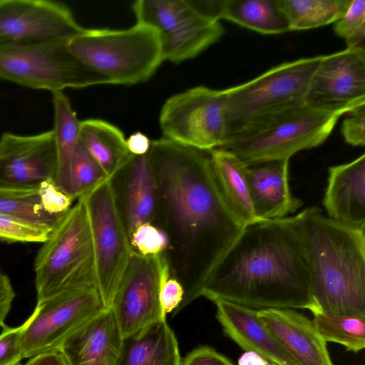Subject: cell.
<instances>
[{
	"label": "cell",
	"instance_id": "6da1fadb",
	"mask_svg": "<svg viewBox=\"0 0 365 365\" xmlns=\"http://www.w3.org/2000/svg\"><path fill=\"white\" fill-rule=\"evenodd\" d=\"M148 155L158 186L155 225L167 236L170 275L184 289L177 312L202 296L217 264L245 226L225 200L210 151L162 138Z\"/></svg>",
	"mask_w": 365,
	"mask_h": 365
},
{
	"label": "cell",
	"instance_id": "7a4b0ae2",
	"mask_svg": "<svg viewBox=\"0 0 365 365\" xmlns=\"http://www.w3.org/2000/svg\"><path fill=\"white\" fill-rule=\"evenodd\" d=\"M202 296L257 310L315 313L309 257L297 215L246 225L208 277Z\"/></svg>",
	"mask_w": 365,
	"mask_h": 365
},
{
	"label": "cell",
	"instance_id": "3957f363",
	"mask_svg": "<svg viewBox=\"0 0 365 365\" xmlns=\"http://www.w3.org/2000/svg\"><path fill=\"white\" fill-rule=\"evenodd\" d=\"M296 215L309 257L315 313L365 318V227L336 221L318 207Z\"/></svg>",
	"mask_w": 365,
	"mask_h": 365
},
{
	"label": "cell",
	"instance_id": "277c9868",
	"mask_svg": "<svg viewBox=\"0 0 365 365\" xmlns=\"http://www.w3.org/2000/svg\"><path fill=\"white\" fill-rule=\"evenodd\" d=\"M342 115L304 103L235 133L220 149L230 150L246 165L289 160L300 150L322 145Z\"/></svg>",
	"mask_w": 365,
	"mask_h": 365
},
{
	"label": "cell",
	"instance_id": "5b68a950",
	"mask_svg": "<svg viewBox=\"0 0 365 365\" xmlns=\"http://www.w3.org/2000/svg\"><path fill=\"white\" fill-rule=\"evenodd\" d=\"M68 47L108 84L130 86L145 82L163 61L158 34L138 22L123 30L84 29L69 41Z\"/></svg>",
	"mask_w": 365,
	"mask_h": 365
},
{
	"label": "cell",
	"instance_id": "8992f818",
	"mask_svg": "<svg viewBox=\"0 0 365 365\" xmlns=\"http://www.w3.org/2000/svg\"><path fill=\"white\" fill-rule=\"evenodd\" d=\"M34 269L37 301L63 292L96 287L91 231L83 199L76 200L42 243Z\"/></svg>",
	"mask_w": 365,
	"mask_h": 365
},
{
	"label": "cell",
	"instance_id": "52a82bcc",
	"mask_svg": "<svg viewBox=\"0 0 365 365\" xmlns=\"http://www.w3.org/2000/svg\"><path fill=\"white\" fill-rule=\"evenodd\" d=\"M322 57L285 62L246 83L227 88L225 141L250 125L304 103Z\"/></svg>",
	"mask_w": 365,
	"mask_h": 365
},
{
	"label": "cell",
	"instance_id": "ba28073f",
	"mask_svg": "<svg viewBox=\"0 0 365 365\" xmlns=\"http://www.w3.org/2000/svg\"><path fill=\"white\" fill-rule=\"evenodd\" d=\"M69 41L0 48V80L51 93L108 84L70 51Z\"/></svg>",
	"mask_w": 365,
	"mask_h": 365
},
{
	"label": "cell",
	"instance_id": "9c48e42d",
	"mask_svg": "<svg viewBox=\"0 0 365 365\" xmlns=\"http://www.w3.org/2000/svg\"><path fill=\"white\" fill-rule=\"evenodd\" d=\"M132 9L138 23L158 34L163 61L192 58L225 33L220 21L197 11L189 0H138Z\"/></svg>",
	"mask_w": 365,
	"mask_h": 365
},
{
	"label": "cell",
	"instance_id": "30bf717a",
	"mask_svg": "<svg viewBox=\"0 0 365 365\" xmlns=\"http://www.w3.org/2000/svg\"><path fill=\"white\" fill-rule=\"evenodd\" d=\"M81 199L89 222L96 288L107 308L110 306L133 251L116 209L109 179Z\"/></svg>",
	"mask_w": 365,
	"mask_h": 365
},
{
	"label": "cell",
	"instance_id": "8fae6325",
	"mask_svg": "<svg viewBox=\"0 0 365 365\" xmlns=\"http://www.w3.org/2000/svg\"><path fill=\"white\" fill-rule=\"evenodd\" d=\"M226 89L197 86L170 97L159 117L163 138L197 149L220 148L226 136Z\"/></svg>",
	"mask_w": 365,
	"mask_h": 365
},
{
	"label": "cell",
	"instance_id": "7c38bea8",
	"mask_svg": "<svg viewBox=\"0 0 365 365\" xmlns=\"http://www.w3.org/2000/svg\"><path fill=\"white\" fill-rule=\"evenodd\" d=\"M104 308L96 287L63 292L37 301L33 313L21 325L23 359L58 350L73 332Z\"/></svg>",
	"mask_w": 365,
	"mask_h": 365
},
{
	"label": "cell",
	"instance_id": "4fadbf2b",
	"mask_svg": "<svg viewBox=\"0 0 365 365\" xmlns=\"http://www.w3.org/2000/svg\"><path fill=\"white\" fill-rule=\"evenodd\" d=\"M83 30L63 3L0 0V48L70 41Z\"/></svg>",
	"mask_w": 365,
	"mask_h": 365
},
{
	"label": "cell",
	"instance_id": "5bb4252c",
	"mask_svg": "<svg viewBox=\"0 0 365 365\" xmlns=\"http://www.w3.org/2000/svg\"><path fill=\"white\" fill-rule=\"evenodd\" d=\"M167 264L163 253L151 257L133 253L109 307L123 336L165 320L160 294Z\"/></svg>",
	"mask_w": 365,
	"mask_h": 365
},
{
	"label": "cell",
	"instance_id": "9a60e30c",
	"mask_svg": "<svg viewBox=\"0 0 365 365\" xmlns=\"http://www.w3.org/2000/svg\"><path fill=\"white\" fill-rule=\"evenodd\" d=\"M305 103L343 114L365 106V49L346 48L323 56L312 78Z\"/></svg>",
	"mask_w": 365,
	"mask_h": 365
},
{
	"label": "cell",
	"instance_id": "2e32d148",
	"mask_svg": "<svg viewBox=\"0 0 365 365\" xmlns=\"http://www.w3.org/2000/svg\"><path fill=\"white\" fill-rule=\"evenodd\" d=\"M57 155L53 130L31 135L4 132L0 137V186L38 188L55 182Z\"/></svg>",
	"mask_w": 365,
	"mask_h": 365
},
{
	"label": "cell",
	"instance_id": "e0dca14e",
	"mask_svg": "<svg viewBox=\"0 0 365 365\" xmlns=\"http://www.w3.org/2000/svg\"><path fill=\"white\" fill-rule=\"evenodd\" d=\"M116 209L129 240L142 225H155L158 186L148 153L130 155L110 178Z\"/></svg>",
	"mask_w": 365,
	"mask_h": 365
},
{
	"label": "cell",
	"instance_id": "ac0fdd59",
	"mask_svg": "<svg viewBox=\"0 0 365 365\" xmlns=\"http://www.w3.org/2000/svg\"><path fill=\"white\" fill-rule=\"evenodd\" d=\"M123 336L110 307L103 309L61 346L67 365H117Z\"/></svg>",
	"mask_w": 365,
	"mask_h": 365
},
{
	"label": "cell",
	"instance_id": "d6986e66",
	"mask_svg": "<svg viewBox=\"0 0 365 365\" xmlns=\"http://www.w3.org/2000/svg\"><path fill=\"white\" fill-rule=\"evenodd\" d=\"M264 326L297 365H334L312 321L292 309L257 310Z\"/></svg>",
	"mask_w": 365,
	"mask_h": 365
},
{
	"label": "cell",
	"instance_id": "ffe728a7",
	"mask_svg": "<svg viewBox=\"0 0 365 365\" xmlns=\"http://www.w3.org/2000/svg\"><path fill=\"white\" fill-rule=\"evenodd\" d=\"M216 317L225 334L245 351L277 365H297L257 315V309L217 300Z\"/></svg>",
	"mask_w": 365,
	"mask_h": 365
},
{
	"label": "cell",
	"instance_id": "44dd1931",
	"mask_svg": "<svg viewBox=\"0 0 365 365\" xmlns=\"http://www.w3.org/2000/svg\"><path fill=\"white\" fill-rule=\"evenodd\" d=\"M288 170V160L247 165L250 195L255 215L259 220L287 217L303 205L301 200L291 193Z\"/></svg>",
	"mask_w": 365,
	"mask_h": 365
},
{
	"label": "cell",
	"instance_id": "7402d4cb",
	"mask_svg": "<svg viewBox=\"0 0 365 365\" xmlns=\"http://www.w3.org/2000/svg\"><path fill=\"white\" fill-rule=\"evenodd\" d=\"M323 204L328 217L349 225L365 227V155L329 168Z\"/></svg>",
	"mask_w": 365,
	"mask_h": 365
},
{
	"label": "cell",
	"instance_id": "603a6c76",
	"mask_svg": "<svg viewBox=\"0 0 365 365\" xmlns=\"http://www.w3.org/2000/svg\"><path fill=\"white\" fill-rule=\"evenodd\" d=\"M197 6L212 19H226L260 34L290 31L276 0H198Z\"/></svg>",
	"mask_w": 365,
	"mask_h": 365
},
{
	"label": "cell",
	"instance_id": "cb8c5ba5",
	"mask_svg": "<svg viewBox=\"0 0 365 365\" xmlns=\"http://www.w3.org/2000/svg\"><path fill=\"white\" fill-rule=\"evenodd\" d=\"M175 335L166 320L123 336L117 365H180Z\"/></svg>",
	"mask_w": 365,
	"mask_h": 365
},
{
	"label": "cell",
	"instance_id": "d4e9b609",
	"mask_svg": "<svg viewBox=\"0 0 365 365\" xmlns=\"http://www.w3.org/2000/svg\"><path fill=\"white\" fill-rule=\"evenodd\" d=\"M79 141L100 165L108 178L131 155L121 130L100 119H86L80 122Z\"/></svg>",
	"mask_w": 365,
	"mask_h": 365
},
{
	"label": "cell",
	"instance_id": "484cf974",
	"mask_svg": "<svg viewBox=\"0 0 365 365\" xmlns=\"http://www.w3.org/2000/svg\"><path fill=\"white\" fill-rule=\"evenodd\" d=\"M211 153L215 175L228 205L246 225L259 220L253 210L247 180V165L225 149Z\"/></svg>",
	"mask_w": 365,
	"mask_h": 365
},
{
	"label": "cell",
	"instance_id": "4316f807",
	"mask_svg": "<svg viewBox=\"0 0 365 365\" xmlns=\"http://www.w3.org/2000/svg\"><path fill=\"white\" fill-rule=\"evenodd\" d=\"M51 94L54 111L52 130L57 155V170L54 182L69 195L71 164L79 141L81 121L72 109L69 99L62 91Z\"/></svg>",
	"mask_w": 365,
	"mask_h": 365
},
{
	"label": "cell",
	"instance_id": "83f0119b",
	"mask_svg": "<svg viewBox=\"0 0 365 365\" xmlns=\"http://www.w3.org/2000/svg\"><path fill=\"white\" fill-rule=\"evenodd\" d=\"M351 0H276L289 31L314 29L335 23Z\"/></svg>",
	"mask_w": 365,
	"mask_h": 365
},
{
	"label": "cell",
	"instance_id": "f1b7e54d",
	"mask_svg": "<svg viewBox=\"0 0 365 365\" xmlns=\"http://www.w3.org/2000/svg\"><path fill=\"white\" fill-rule=\"evenodd\" d=\"M0 213L53 231L63 216L48 212L38 188L0 186Z\"/></svg>",
	"mask_w": 365,
	"mask_h": 365
},
{
	"label": "cell",
	"instance_id": "f546056e",
	"mask_svg": "<svg viewBox=\"0 0 365 365\" xmlns=\"http://www.w3.org/2000/svg\"><path fill=\"white\" fill-rule=\"evenodd\" d=\"M313 314V324L326 342L341 344L346 350L354 353L364 349L365 318L321 312Z\"/></svg>",
	"mask_w": 365,
	"mask_h": 365
},
{
	"label": "cell",
	"instance_id": "4dcf8cb0",
	"mask_svg": "<svg viewBox=\"0 0 365 365\" xmlns=\"http://www.w3.org/2000/svg\"><path fill=\"white\" fill-rule=\"evenodd\" d=\"M106 179L102 168L78 141L71 164V197L74 201L82 198Z\"/></svg>",
	"mask_w": 365,
	"mask_h": 365
},
{
	"label": "cell",
	"instance_id": "1f68e13d",
	"mask_svg": "<svg viewBox=\"0 0 365 365\" xmlns=\"http://www.w3.org/2000/svg\"><path fill=\"white\" fill-rule=\"evenodd\" d=\"M335 34L345 40L349 48L365 49V0H351L334 25Z\"/></svg>",
	"mask_w": 365,
	"mask_h": 365
},
{
	"label": "cell",
	"instance_id": "d6a6232c",
	"mask_svg": "<svg viewBox=\"0 0 365 365\" xmlns=\"http://www.w3.org/2000/svg\"><path fill=\"white\" fill-rule=\"evenodd\" d=\"M51 231L0 213V240L9 242L43 243Z\"/></svg>",
	"mask_w": 365,
	"mask_h": 365
},
{
	"label": "cell",
	"instance_id": "836d02e7",
	"mask_svg": "<svg viewBox=\"0 0 365 365\" xmlns=\"http://www.w3.org/2000/svg\"><path fill=\"white\" fill-rule=\"evenodd\" d=\"M130 243L133 252L144 257H151L165 252L168 238L158 227L147 223L135 230L130 239Z\"/></svg>",
	"mask_w": 365,
	"mask_h": 365
},
{
	"label": "cell",
	"instance_id": "e575fe53",
	"mask_svg": "<svg viewBox=\"0 0 365 365\" xmlns=\"http://www.w3.org/2000/svg\"><path fill=\"white\" fill-rule=\"evenodd\" d=\"M39 192L44 209L52 215L63 216L73 205L74 200L53 181L43 183Z\"/></svg>",
	"mask_w": 365,
	"mask_h": 365
},
{
	"label": "cell",
	"instance_id": "d590c367",
	"mask_svg": "<svg viewBox=\"0 0 365 365\" xmlns=\"http://www.w3.org/2000/svg\"><path fill=\"white\" fill-rule=\"evenodd\" d=\"M21 325L4 328L0 334V365H17L23 359L20 339Z\"/></svg>",
	"mask_w": 365,
	"mask_h": 365
},
{
	"label": "cell",
	"instance_id": "8d00e7d4",
	"mask_svg": "<svg viewBox=\"0 0 365 365\" xmlns=\"http://www.w3.org/2000/svg\"><path fill=\"white\" fill-rule=\"evenodd\" d=\"M160 298L165 315L173 311L176 313L184 298V289L179 281L170 275L168 264L164 269Z\"/></svg>",
	"mask_w": 365,
	"mask_h": 365
},
{
	"label": "cell",
	"instance_id": "74e56055",
	"mask_svg": "<svg viewBox=\"0 0 365 365\" xmlns=\"http://www.w3.org/2000/svg\"><path fill=\"white\" fill-rule=\"evenodd\" d=\"M341 127L345 141L353 146H364L365 144V106L348 113Z\"/></svg>",
	"mask_w": 365,
	"mask_h": 365
},
{
	"label": "cell",
	"instance_id": "f35d334b",
	"mask_svg": "<svg viewBox=\"0 0 365 365\" xmlns=\"http://www.w3.org/2000/svg\"><path fill=\"white\" fill-rule=\"evenodd\" d=\"M180 365H234L225 356L207 346H202L192 350Z\"/></svg>",
	"mask_w": 365,
	"mask_h": 365
},
{
	"label": "cell",
	"instance_id": "ab89813d",
	"mask_svg": "<svg viewBox=\"0 0 365 365\" xmlns=\"http://www.w3.org/2000/svg\"><path fill=\"white\" fill-rule=\"evenodd\" d=\"M15 297L11 281L7 275L0 274V327L5 328V319Z\"/></svg>",
	"mask_w": 365,
	"mask_h": 365
},
{
	"label": "cell",
	"instance_id": "60d3db41",
	"mask_svg": "<svg viewBox=\"0 0 365 365\" xmlns=\"http://www.w3.org/2000/svg\"><path fill=\"white\" fill-rule=\"evenodd\" d=\"M151 140L141 132H136L126 139V144L129 152L132 155H143L148 153Z\"/></svg>",
	"mask_w": 365,
	"mask_h": 365
},
{
	"label": "cell",
	"instance_id": "b9f144b4",
	"mask_svg": "<svg viewBox=\"0 0 365 365\" xmlns=\"http://www.w3.org/2000/svg\"><path fill=\"white\" fill-rule=\"evenodd\" d=\"M24 365H65V359L59 350H53L29 358Z\"/></svg>",
	"mask_w": 365,
	"mask_h": 365
},
{
	"label": "cell",
	"instance_id": "7bdbcfd3",
	"mask_svg": "<svg viewBox=\"0 0 365 365\" xmlns=\"http://www.w3.org/2000/svg\"><path fill=\"white\" fill-rule=\"evenodd\" d=\"M267 361L252 351H245L238 359L237 365H267Z\"/></svg>",
	"mask_w": 365,
	"mask_h": 365
},
{
	"label": "cell",
	"instance_id": "ee69618b",
	"mask_svg": "<svg viewBox=\"0 0 365 365\" xmlns=\"http://www.w3.org/2000/svg\"><path fill=\"white\" fill-rule=\"evenodd\" d=\"M267 365H277V364H274V363H273V362H271V361H267Z\"/></svg>",
	"mask_w": 365,
	"mask_h": 365
},
{
	"label": "cell",
	"instance_id": "f6af8a7d",
	"mask_svg": "<svg viewBox=\"0 0 365 365\" xmlns=\"http://www.w3.org/2000/svg\"><path fill=\"white\" fill-rule=\"evenodd\" d=\"M2 274V272H1V267H0V274Z\"/></svg>",
	"mask_w": 365,
	"mask_h": 365
},
{
	"label": "cell",
	"instance_id": "bcb514c9",
	"mask_svg": "<svg viewBox=\"0 0 365 365\" xmlns=\"http://www.w3.org/2000/svg\"><path fill=\"white\" fill-rule=\"evenodd\" d=\"M65 365H67V364H66V361H65Z\"/></svg>",
	"mask_w": 365,
	"mask_h": 365
}]
</instances>
